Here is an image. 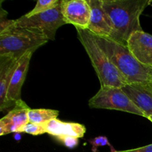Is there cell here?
Instances as JSON below:
<instances>
[{
	"mask_svg": "<svg viewBox=\"0 0 152 152\" xmlns=\"http://www.w3.org/2000/svg\"><path fill=\"white\" fill-rule=\"evenodd\" d=\"M94 142H93L95 145H103L108 143V140L105 137H98L95 139Z\"/></svg>",
	"mask_w": 152,
	"mask_h": 152,
	"instance_id": "20",
	"label": "cell"
},
{
	"mask_svg": "<svg viewBox=\"0 0 152 152\" xmlns=\"http://www.w3.org/2000/svg\"><path fill=\"white\" fill-rule=\"evenodd\" d=\"M150 79L152 82V66L150 67Z\"/></svg>",
	"mask_w": 152,
	"mask_h": 152,
	"instance_id": "21",
	"label": "cell"
},
{
	"mask_svg": "<svg viewBox=\"0 0 152 152\" xmlns=\"http://www.w3.org/2000/svg\"><path fill=\"white\" fill-rule=\"evenodd\" d=\"M59 3L60 1L59 0H38L34 9L26 13L25 16H31L38 13H43L52 8H54L59 5Z\"/></svg>",
	"mask_w": 152,
	"mask_h": 152,
	"instance_id": "16",
	"label": "cell"
},
{
	"mask_svg": "<svg viewBox=\"0 0 152 152\" xmlns=\"http://www.w3.org/2000/svg\"><path fill=\"white\" fill-rule=\"evenodd\" d=\"M30 109L23 101L16 103L14 108L0 120V135L19 132L28 123V114Z\"/></svg>",
	"mask_w": 152,
	"mask_h": 152,
	"instance_id": "11",
	"label": "cell"
},
{
	"mask_svg": "<svg viewBox=\"0 0 152 152\" xmlns=\"http://www.w3.org/2000/svg\"><path fill=\"white\" fill-rule=\"evenodd\" d=\"M145 118L152 115V84L131 83L122 88Z\"/></svg>",
	"mask_w": 152,
	"mask_h": 152,
	"instance_id": "10",
	"label": "cell"
},
{
	"mask_svg": "<svg viewBox=\"0 0 152 152\" xmlns=\"http://www.w3.org/2000/svg\"><path fill=\"white\" fill-rule=\"evenodd\" d=\"M18 132L19 133V132H24V133L36 136V135H40L46 133V131L44 124H36V123L28 122L23 127L21 128Z\"/></svg>",
	"mask_w": 152,
	"mask_h": 152,
	"instance_id": "17",
	"label": "cell"
},
{
	"mask_svg": "<svg viewBox=\"0 0 152 152\" xmlns=\"http://www.w3.org/2000/svg\"><path fill=\"white\" fill-rule=\"evenodd\" d=\"M57 139L69 148H75L78 145L79 142L78 138L72 137H59Z\"/></svg>",
	"mask_w": 152,
	"mask_h": 152,
	"instance_id": "18",
	"label": "cell"
},
{
	"mask_svg": "<svg viewBox=\"0 0 152 152\" xmlns=\"http://www.w3.org/2000/svg\"><path fill=\"white\" fill-rule=\"evenodd\" d=\"M59 113V111L53 109H30L28 114V122L36 124H45L57 118Z\"/></svg>",
	"mask_w": 152,
	"mask_h": 152,
	"instance_id": "15",
	"label": "cell"
},
{
	"mask_svg": "<svg viewBox=\"0 0 152 152\" xmlns=\"http://www.w3.org/2000/svg\"><path fill=\"white\" fill-rule=\"evenodd\" d=\"M19 59L8 55H0V110L10 108L7 101V94L10 80L16 71Z\"/></svg>",
	"mask_w": 152,
	"mask_h": 152,
	"instance_id": "13",
	"label": "cell"
},
{
	"mask_svg": "<svg viewBox=\"0 0 152 152\" xmlns=\"http://www.w3.org/2000/svg\"><path fill=\"white\" fill-rule=\"evenodd\" d=\"M88 105L91 108L117 110L145 117L143 113L120 88L100 87L97 93L89 99Z\"/></svg>",
	"mask_w": 152,
	"mask_h": 152,
	"instance_id": "5",
	"label": "cell"
},
{
	"mask_svg": "<svg viewBox=\"0 0 152 152\" xmlns=\"http://www.w3.org/2000/svg\"><path fill=\"white\" fill-rule=\"evenodd\" d=\"M147 119H148V120H150V121H151V123H152V115H151V116H149V117H148V118H147Z\"/></svg>",
	"mask_w": 152,
	"mask_h": 152,
	"instance_id": "22",
	"label": "cell"
},
{
	"mask_svg": "<svg viewBox=\"0 0 152 152\" xmlns=\"http://www.w3.org/2000/svg\"><path fill=\"white\" fill-rule=\"evenodd\" d=\"M15 25L17 26L30 28L38 30L46 36L49 40H55L56 32L61 26L65 25L61 10L60 3L54 8L34 16L25 15L15 19Z\"/></svg>",
	"mask_w": 152,
	"mask_h": 152,
	"instance_id": "6",
	"label": "cell"
},
{
	"mask_svg": "<svg viewBox=\"0 0 152 152\" xmlns=\"http://www.w3.org/2000/svg\"><path fill=\"white\" fill-rule=\"evenodd\" d=\"M45 125L46 133L56 138L63 137H72L82 138L86 134V129L83 125L77 123L62 122L54 119L46 123Z\"/></svg>",
	"mask_w": 152,
	"mask_h": 152,
	"instance_id": "14",
	"label": "cell"
},
{
	"mask_svg": "<svg viewBox=\"0 0 152 152\" xmlns=\"http://www.w3.org/2000/svg\"><path fill=\"white\" fill-rule=\"evenodd\" d=\"M60 7L65 24L73 25L76 29L88 30L91 14L88 0H62Z\"/></svg>",
	"mask_w": 152,
	"mask_h": 152,
	"instance_id": "7",
	"label": "cell"
},
{
	"mask_svg": "<svg viewBox=\"0 0 152 152\" xmlns=\"http://www.w3.org/2000/svg\"><path fill=\"white\" fill-rule=\"evenodd\" d=\"M151 0H101L102 7L111 22L112 34L109 37L127 45L132 34L142 31L140 18Z\"/></svg>",
	"mask_w": 152,
	"mask_h": 152,
	"instance_id": "1",
	"label": "cell"
},
{
	"mask_svg": "<svg viewBox=\"0 0 152 152\" xmlns=\"http://www.w3.org/2000/svg\"><path fill=\"white\" fill-rule=\"evenodd\" d=\"M127 46L134 57L142 65L152 66V35L143 31L133 33Z\"/></svg>",
	"mask_w": 152,
	"mask_h": 152,
	"instance_id": "8",
	"label": "cell"
},
{
	"mask_svg": "<svg viewBox=\"0 0 152 152\" xmlns=\"http://www.w3.org/2000/svg\"><path fill=\"white\" fill-rule=\"evenodd\" d=\"M111 152H152V144L140 147V148H134V149L126 150V151H114L112 150Z\"/></svg>",
	"mask_w": 152,
	"mask_h": 152,
	"instance_id": "19",
	"label": "cell"
},
{
	"mask_svg": "<svg viewBox=\"0 0 152 152\" xmlns=\"http://www.w3.org/2000/svg\"><path fill=\"white\" fill-rule=\"evenodd\" d=\"M93 35L98 45L121 73L128 84L152 83L150 79V67L140 63L134 57L127 45L120 44L108 37Z\"/></svg>",
	"mask_w": 152,
	"mask_h": 152,
	"instance_id": "2",
	"label": "cell"
},
{
	"mask_svg": "<svg viewBox=\"0 0 152 152\" xmlns=\"http://www.w3.org/2000/svg\"><path fill=\"white\" fill-rule=\"evenodd\" d=\"M48 40L41 31L17 26L14 20L10 26L0 32V55L19 59L27 52H35Z\"/></svg>",
	"mask_w": 152,
	"mask_h": 152,
	"instance_id": "4",
	"label": "cell"
},
{
	"mask_svg": "<svg viewBox=\"0 0 152 152\" xmlns=\"http://www.w3.org/2000/svg\"><path fill=\"white\" fill-rule=\"evenodd\" d=\"M77 37L86 50L100 83V87L122 88L128 84L126 79L99 48L93 34L88 30L77 29Z\"/></svg>",
	"mask_w": 152,
	"mask_h": 152,
	"instance_id": "3",
	"label": "cell"
},
{
	"mask_svg": "<svg viewBox=\"0 0 152 152\" xmlns=\"http://www.w3.org/2000/svg\"><path fill=\"white\" fill-rule=\"evenodd\" d=\"M34 52L28 51L19 59V65L10 80L7 94V101L10 108H13L16 103L21 102V91L29 68L30 61Z\"/></svg>",
	"mask_w": 152,
	"mask_h": 152,
	"instance_id": "9",
	"label": "cell"
},
{
	"mask_svg": "<svg viewBox=\"0 0 152 152\" xmlns=\"http://www.w3.org/2000/svg\"><path fill=\"white\" fill-rule=\"evenodd\" d=\"M151 84H152V83H151Z\"/></svg>",
	"mask_w": 152,
	"mask_h": 152,
	"instance_id": "23",
	"label": "cell"
},
{
	"mask_svg": "<svg viewBox=\"0 0 152 152\" xmlns=\"http://www.w3.org/2000/svg\"><path fill=\"white\" fill-rule=\"evenodd\" d=\"M91 10L88 31L94 35L102 37H111L112 27L108 15L102 7L101 0H88Z\"/></svg>",
	"mask_w": 152,
	"mask_h": 152,
	"instance_id": "12",
	"label": "cell"
}]
</instances>
